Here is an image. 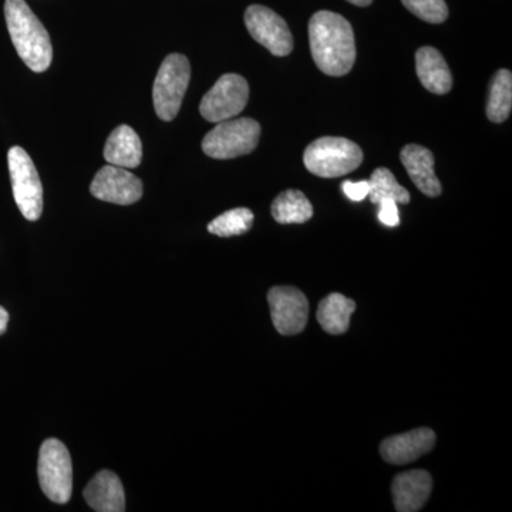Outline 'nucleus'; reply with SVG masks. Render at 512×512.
I'll use <instances>...</instances> for the list:
<instances>
[{"label": "nucleus", "mask_w": 512, "mask_h": 512, "mask_svg": "<svg viewBox=\"0 0 512 512\" xmlns=\"http://www.w3.org/2000/svg\"><path fill=\"white\" fill-rule=\"evenodd\" d=\"M309 43L320 72L340 77L355 66V32L348 20L338 13L320 10L312 16L309 20Z\"/></svg>", "instance_id": "obj_1"}, {"label": "nucleus", "mask_w": 512, "mask_h": 512, "mask_svg": "<svg viewBox=\"0 0 512 512\" xmlns=\"http://www.w3.org/2000/svg\"><path fill=\"white\" fill-rule=\"evenodd\" d=\"M5 19L10 39L23 63L32 72L43 73L53 60L49 32L25 0H6Z\"/></svg>", "instance_id": "obj_2"}, {"label": "nucleus", "mask_w": 512, "mask_h": 512, "mask_svg": "<svg viewBox=\"0 0 512 512\" xmlns=\"http://www.w3.org/2000/svg\"><path fill=\"white\" fill-rule=\"evenodd\" d=\"M362 161V148L343 137H320L309 144L303 154V163L309 173L322 178L353 173Z\"/></svg>", "instance_id": "obj_3"}, {"label": "nucleus", "mask_w": 512, "mask_h": 512, "mask_svg": "<svg viewBox=\"0 0 512 512\" xmlns=\"http://www.w3.org/2000/svg\"><path fill=\"white\" fill-rule=\"evenodd\" d=\"M261 126L258 121L242 117L217 123L202 140V151L215 160L247 156L258 147Z\"/></svg>", "instance_id": "obj_4"}, {"label": "nucleus", "mask_w": 512, "mask_h": 512, "mask_svg": "<svg viewBox=\"0 0 512 512\" xmlns=\"http://www.w3.org/2000/svg\"><path fill=\"white\" fill-rule=\"evenodd\" d=\"M190 80L191 64L187 57L178 53L165 57L153 87L154 109L158 119L173 121L178 116Z\"/></svg>", "instance_id": "obj_5"}, {"label": "nucleus", "mask_w": 512, "mask_h": 512, "mask_svg": "<svg viewBox=\"0 0 512 512\" xmlns=\"http://www.w3.org/2000/svg\"><path fill=\"white\" fill-rule=\"evenodd\" d=\"M37 474L40 487L50 501L69 503L73 493V464L69 450L62 441L47 439L42 444Z\"/></svg>", "instance_id": "obj_6"}, {"label": "nucleus", "mask_w": 512, "mask_h": 512, "mask_svg": "<svg viewBox=\"0 0 512 512\" xmlns=\"http://www.w3.org/2000/svg\"><path fill=\"white\" fill-rule=\"evenodd\" d=\"M8 165L16 205L26 220H39L43 212V185L35 163L22 147H12Z\"/></svg>", "instance_id": "obj_7"}, {"label": "nucleus", "mask_w": 512, "mask_h": 512, "mask_svg": "<svg viewBox=\"0 0 512 512\" xmlns=\"http://www.w3.org/2000/svg\"><path fill=\"white\" fill-rule=\"evenodd\" d=\"M248 99L247 80L239 74H224L210 92L202 97L200 113L210 123H221L241 114L247 107Z\"/></svg>", "instance_id": "obj_8"}, {"label": "nucleus", "mask_w": 512, "mask_h": 512, "mask_svg": "<svg viewBox=\"0 0 512 512\" xmlns=\"http://www.w3.org/2000/svg\"><path fill=\"white\" fill-rule=\"evenodd\" d=\"M245 26L249 35L274 56L291 55L293 37L285 22L274 10L261 5L249 6L245 12Z\"/></svg>", "instance_id": "obj_9"}, {"label": "nucleus", "mask_w": 512, "mask_h": 512, "mask_svg": "<svg viewBox=\"0 0 512 512\" xmlns=\"http://www.w3.org/2000/svg\"><path fill=\"white\" fill-rule=\"evenodd\" d=\"M268 303L272 322L281 335L295 336L305 330L309 318V302L298 288L275 286L268 292Z\"/></svg>", "instance_id": "obj_10"}, {"label": "nucleus", "mask_w": 512, "mask_h": 512, "mask_svg": "<svg viewBox=\"0 0 512 512\" xmlns=\"http://www.w3.org/2000/svg\"><path fill=\"white\" fill-rule=\"evenodd\" d=\"M90 192L100 201L131 205L143 197V183L127 168L110 164L96 174Z\"/></svg>", "instance_id": "obj_11"}, {"label": "nucleus", "mask_w": 512, "mask_h": 512, "mask_svg": "<svg viewBox=\"0 0 512 512\" xmlns=\"http://www.w3.org/2000/svg\"><path fill=\"white\" fill-rule=\"evenodd\" d=\"M436 433L431 429H416L389 437L380 444V456L386 463L403 466L430 453L436 446Z\"/></svg>", "instance_id": "obj_12"}, {"label": "nucleus", "mask_w": 512, "mask_h": 512, "mask_svg": "<svg viewBox=\"0 0 512 512\" xmlns=\"http://www.w3.org/2000/svg\"><path fill=\"white\" fill-rule=\"evenodd\" d=\"M433 488V478L424 470L406 471L394 477V508L399 512H417L424 507Z\"/></svg>", "instance_id": "obj_13"}, {"label": "nucleus", "mask_w": 512, "mask_h": 512, "mask_svg": "<svg viewBox=\"0 0 512 512\" xmlns=\"http://www.w3.org/2000/svg\"><path fill=\"white\" fill-rule=\"evenodd\" d=\"M400 158L414 185L427 197H439L441 183L434 171V156L429 148L409 144L403 147Z\"/></svg>", "instance_id": "obj_14"}, {"label": "nucleus", "mask_w": 512, "mask_h": 512, "mask_svg": "<svg viewBox=\"0 0 512 512\" xmlns=\"http://www.w3.org/2000/svg\"><path fill=\"white\" fill-rule=\"evenodd\" d=\"M84 500L97 512H123L126 510V494L116 474L100 471L84 490Z\"/></svg>", "instance_id": "obj_15"}, {"label": "nucleus", "mask_w": 512, "mask_h": 512, "mask_svg": "<svg viewBox=\"0 0 512 512\" xmlns=\"http://www.w3.org/2000/svg\"><path fill=\"white\" fill-rule=\"evenodd\" d=\"M104 158L107 163L117 167L137 168L143 160V144L136 131L130 126L114 128L104 146Z\"/></svg>", "instance_id": "obj_16"}, {"label": "nucleus", "mask_w": 512, "mask_h": 512, "mask_svg": "<svg viewBox=\"0 0 512 512\" xmlns=\"http://www.w3.org/2000/svg\"><path fill=\"white\" fill-rule=\"evenodd\" d=\"M416 70L424 89L434 94H447L453 87V76L446 60L434 47H420L416 53Z\"/></svg>", "instance_id": "obj_17"}, {"label": "nucleus", "mask_w": 512, "mask_h": 512, "mask_svg": "<svg viewBox=\"0 0 512 512\" xmlns=\"http://www.w3.org/2000/svg\"><path fill=\"white\" fill-rule=\"evenodd\" d=\"M355 309L356 303L353 299L346 298L342 293H330L319 303L316 319L330 335H343L349 330L350 318Z\"/></svg>", "instance_id": "obj_18"}, {"label": "nucleus", "mask_w": 512, "mask_h": 512, "mask_svg": "<svg viewBox=\"0 0 512 512\" xmlns=\"http://www.w3.org/2000/svg\"><path fill=\"white\" fill-rule=\"evenodd\" d=\"M271 212L279 224H305L313 217L311 201L299 190L281 192L272 202Z\"/></svg>", "instance_id": "obj_19"}, {"label": "nucleus", "mask_w": 512, "mask_h": 512, "mask_svg": "<svg viewBox=\"0 0 512 512\" xmlns=\"http://www.w3.org/2000/svg\"><path fill=\"white\" fill-rule=\"evenodd\" d=\"M512 109V74L501 69L494 74L487 100V117L493 123H504Z\"/></svg>", "instance_id": "obj_20"}, {"label": "nucleus", "mask_w": 512, "mask_h": 512, "mask_svg": "<svg viewBox=\"0 0 512 512\" xmlns=\"http://www.w3.org/2000/svg\"><path fill=\"white\" fill-rule=\"evenodd\" d=\"M369 184V197L373 204H379L383 200H393L403 205L410 202V192L397 183L396 177L387 168H376L370 177Z\"/></svg>", "instance_id": "obj_21"}, {"label": "nucleus", "mask_w": 512, "mask_h": 512, "mask_svg": "<svg viewBox=\"0 0 512 512\" xmlns=\"http://www.w3.org/2000/svg\"><path fill=\"white\" fill-rule=\"evenodd\" d=\"M254 212L248 208H234L208 224V232L221 238L247 234L254 225Z\"/></svg>", "instance_id": "obj_22"}, {"label": "nucleus", "mask_w": 512, "mask_h": 512, "mask_svg": "<svg viewBox=\"0 0 512 512\" xmlns=\"http://www.w3.org/2000/svg\"><path fill=\"white\" fill-rule=\"evenodd\" d=\"M404 6L417 18L433 25L446 22L448 8L444 0H402Z\"/></svg>", "instance_id": "obj_23"}, {"label": "nucleus", "mask_w": 512, "mask_h": 512, "mask_svg": "<svg viewBox=\"0 0 512 512\" xmlns=\"http://www.w3.org/2000/svg\"><path fill=\"white\" fill-rule=\"evenodd\" d=\"M379 220L386 227H399L400 217L397 202L393 200H383L379 204Z\"/></svg>", "instance_id": "obj_24"}, {"label": "nucleus", "mask_w": 512, "mask_h": 512, "mask_svg": "<svg viewBox=\"0 0 512 512\" xmlns=\"http://www.w3.org/2000/svg\"><path fill=\"white\" fill-rule=\"evenodd\" d=\"M342 190L345 192L346 197L349 200L360 202L366 200L369 197L370 184L369 181H359V183H353V181H345L342 184Z\"/></svg>", "instance_id": "obj_25"}, {"label": "nucleus", "mask_w": 512, "mask_h": 512, "mask_svg": "<svg viewBox=\"0 0 512 512\" xmlns=\"http://www.w3.org/2000/svg\"><path fill=\"white\" fill-rule=\"evenodd\" d=\"M9 323V313L3 306H0V335L6 332Z\"/></svg>", "instance_id": "obj_26"}, {"label": "nucleus", "mask_w": 512, "mask_h": 512, "mask_svg": "<svg viewBox=\"0 0 512 512\" xmlns=\"http://www.w3.org/2000/svg\"><path fill=\"white\" fill-rule=\"evenodd\" d=\"M348 2L360 6V8H366V6L372 5L373 0H348Z\"/></svg>", "instance_id": "obj_27"}]
</instances>
